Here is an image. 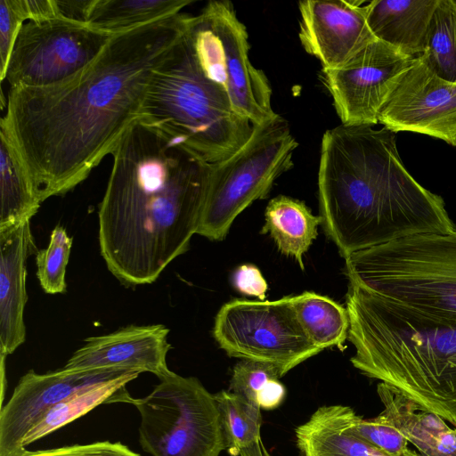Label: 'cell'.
<instances>
[{
    "instance_id": "cell-31",
    "label": "cell",
    "mask_w": 456,
    "mask_h": 456,
    "mask_svg": "<svg viewBox=\"0 0 456 456\" xmlns=\"http://www.w3.org/2000/svg\"><path fill=\"white\" fill-rule=\"evenodd\" d=\"M20 456H140V454L119 442L103 441L45 450H26Z\"/></svg>"
},
{
    "instance_id": "cell-28",
    "label": "cell",
    "mask_w": 456,
    "mask_h": 456,
    "mask_svg": "<svg viewBox=\"0 0 456 456\" xmlns=\"http://www.w3.org/2000/svg\"><path fill=\"white\" fill-rule=\"evenodd\" d=\"M279 370L266 362L241 360L233 369L229 391L264 410H273L282 403L286 390Z\"/></svg>"
},
{
    "instance_id": "cell-26",
    "label": "cell",
    "mask_w": 456,
    "mask_h": 456,
    "mask_svg": "<svg viewBox=\"0 0 456 456\" xmlns=\"http://www.w3.org/2000/svg\"><path fill=\"white\" fill-rule=\"evenodd\" d=\"M420 58L436 76L456 84V0H438Z\"/></svg>"
},
{
    "instance_id": "cell-11",
    "label": "cell",
    "mask_w": 456,
    "mask_h": 456,
    "mask_svg": "<svg viewBox=\"0 0 456 456\" xmlns=\"http://www.w3.org/2000/svg\"><path fill=\"white\" fill-rule=\"evenodd\" d=\"M113 35L61 18L24 22L4 79L11 87L62 83L94 61Z\"/></svg>"
},
{
    "instance_id": "cell-18",
    "label": "cell",
    "mask_w": 456,
    "mask_h": 456,
    "mask_svg": "<svg viewBox=\"0 0 456 456\" xmlns=\"http://www.w3.org/2000/svg\"><path fill=\"white\" fill-rule=\"evenodd\" d=\"M378 395L384 406L379 416L395 428L420 452V456H456V428L436 413L379 382Z\"/></svg>"
},
{
    "instance_id": "cell-24",
    "label": "cell",
    "mask_w": 456,
    "mask_h": 456,
    "mask_svg": "<svg viewBox=\"0 0 456 456\" xmlns=\"http://www.w3.org/2000/svg\"><path fill=\"white\" fill-rule=\"evenodd\" d=\"M191 0H94L86 25L117 34L175 15Z\"/></svg>"
},
{
    "instance_id": "cell-27",
    "label": "cell",
    "mask_w": 456,
    "mask_h": 456,
    "mask_svg": "<svg viewBox=\"0 0 456 456\" xmlns=\"http://www.w3.org/2000/svg\"><path fill=\"white\" fill-rule=\"evenodd\" d=\"M227 452L232 456L261 440L262 415L258 405L226 390L215 394Z\"/></svg>"
},
{
    "instance_id": "cell-6",
    "label": "cell",
    "mask_w": 456,
    "mask_h": 456,
    "mask_svg": "<svg viewBox=\"0 0 456 456\" xmlns=\"http://www.w3.org/2000/svg\"><path fill=\"white\" fill-rule=\"evenodd\" d=\"M345 273L349 284L456 323V229L355 252L346 258Z\"/></svg>"
},
{
    "instance_id": "cell-34",
    "label": "cell",
    "mask_w": 456,
    "mask_h": 456,
    "mask_svg": "<svg viewBox=\"0 0 456 456\" xmlns=\"http://www.w3.org/2000/svg\"><path fill=\"white\" fill-rule=\"evenodd\" d=\"M24 21L59 18L54 0H14Z\"/></svg>"
},
{
    "instance_id": "cell-7",
    "label": "cell",
    "mask_w": 456,
    "mask_h": 456,
    "mask_svg": "<svg viewBox=\"0 0 456 456\" xmlns=\"http://www.w3.org/2000/svg\"><path fill=\"white\" fill-rule=\"evenodd\" d=\"M298 143L278 116L253 125L246 142L229 157L211 163L207 199L197 233L223 240L235 218L268 196L274 181L293 167Z\"/></svg>"
},
{
    "instance_id": "cell-13",
    "label": "cell",
    "mask_w": 456,
    "mask_h": 456,
    "mask_svg": "<svg viewBox=\"0 0 456 456\" xmlns=\"http://www.w3.org/2000/svg\"><path fill=\"white\" fill-rule=\"evenodd\" d=\"M139 370L102 368L71 370L61 368L45 374L33 370L23 375L0 411V456H20L29 429L54 405L69 396L101 383Z\"/></svg>"
},
{
    "instance_id": "cell-22",
    "label": "cell",
    "mask_w": 456,
    "mask_h": 456,
    "mask_svg": "<svg viewBox=\"0 0 456 456\" xmlns=\"http://www.w3.org/2000/svg\"><path fill=\"white\" fill-rule=\"evenodd\" d=\"M0 230L30 220L42 203L31 177L0 126Z\"/></svg>"
},
{
    "instance_id": "cell-30",
    "label": "cell",
    "mask_w": 456,
    "mask_h": 456,
    "mask_svg": "<svg viewBox=\"0 0 456 456\" xmlns=\"http://www.w3.org/2000/svg\"><path fill=\"white\" fill-rule=\"evenodd\" d=\"M347 430L357 437L394 456H405L411 450L407 439L379 415L363 419L349 406L341 405Z\"/></svg>"
},
{
    "instance_id": "cell-19",
    "label": "cell",
    "mask_w": 456,
    "mask_h": 456,
    "mask_svg": "<svg viewBox=\"0 0 456 456\" xmlns=\"http://www.w3.org/2000/svg\"><path fill=\"white\" fill-rule=\"evenodd\" d=\"M438 0H374L365 5L367 24L376 39L418 58L423 54Z\"/></svg>"
},
{
    "instance_id": "cell-5",
    "label": "cell",
    "mask_w": 456,
    "mask_h": 456,
    "mask_svg": "<svg viewBox=\"0 0 456 456\" xmlns=\"http://www.w3.org/2000/svg\"><path fill=\"white\" fill-rule=\"evenodd\" d=\"M187 23L155 68L138 119L181 138L205 161L215 163L246 142L253 124L233 110L224 88L205 75Z\"/></svg>"
},
{
    "instance_id": "cell-35",
    "label": "cell",
    "mask_w": 456,
    "mask_h": 456,
    "mask_svg": "<svg viewBox=\"0 0 456 456\" xmlns=\"http://www.w3.org/2000/svg\"><path fill=\"white\" fill-rule=\"evenodd\" d=\"M94 0H54L59 18L86 24Z\"/></svg>"
},
{
    "instance_id": "cell-25",
    "label": "cell",
    "mask_w": 456,
    "mask_h": 456,
    "mask_svg": "<svg viewBox=\"0 0 456 456\" xmlns=\"http://www.w3.org/2000/svg\"><path fill=\"white\" fill-rule=\"evenodd\" d=\"M292 299L301 325L317 347L343 349L350 326L346 308L326 296L311 291L293 296Z\"/></svg>"
},
{
    "instance_id": "cell-20",
    "label": "cell",
    "mask_w": 456,
    "mask_h": 456,
    "mask_svg": "<svg viewBox=\"0 0 456 456\" xmlns=\"http://www.w3.org/2000/svg\"><path fill=\"white\" fill-rule=\"evenodd\" d=\"M302 456H394L350 433L341 404L319 407L296 430ZM405 456H420L411 451Z\"/></svg>"
},
{
    "instance_id": "cell-17",
    "label": "cell",
    "mask_w": 456,
    "mask_h": 456,
    "mask_svg": "<svg viewBox=\"0 0 456 456\" xmlns=\"http://www.w3.org/2000/svg\"><path fill=\"white\" fill-rule=\"evenodd\" d=\"M34 247L30 220L0 230V353L4 356L25 341L26 261Z\"/></svg>"
},
{
    "instance_id": "cell-1",
    "label": "cell",
    "mask_w": 456,
    "mask_h": 456,
    "mask_svg": "<svg viewBox=\"0 0 456 456\" xmlns=\"http://www.w3.org/2000/svg\"><path fill=\"white\" fill-rule=\"evenodd\" d=\"M179 12L112 36L97 58L68 80L10 87L0 126L41 201L83 182L140 117L155 68L183 34Z\"/></svg>"
},
{
    "instance_id": "cell-12",
    "label": "cell",
    "mask_w": 456,
    "mask_h": 456,
    "mask_svg": "<svg viewBox=\"0 0 456 456\" xmlns=\"http://www.w3.org/2000/svg\"><path fill=\"white\" fill-rule=\"evenodd\" d=\"M418 58L374 39L342 66L322 69V78L346 126H370Z\"/></svg>"
},
{
    "instance_id": "cell-15",
    "label": "cell",
    "mask_w": 456,
    "mask_h": 456,
    "mask_svg": "<svg viewBox=\"0 0 456 456\" xmlns=\"http://www.w3.org/2000/svg\"><path fill=\"white\" fill-rule=\"evenodd\" d=\"M366 4L358 0L298 3L300 42L320 61L322 69L342 66L376 39L367 24Z\"/></svg>"
},
{
    "instance_id": "cell-16",
    "label": "cell",
    "mask_w": 456,
    "mask_h": 456,
    "mask_svg": "<svg viewBox=\"0 0 456 456\" xmlns=\"http://www.w3.org/2000/svg\"><path fill=\"white\" fill-rule=\"evenodd\" d=\"M169 330L163 324L130 325L114 332L86 339L68 360L64 369L92 370L118 368L151 372L159 379L170 370L167 355Z\"/></svg>"
},
{
    "instance_id": "cell-21",
    "label": "cell",
    "mask_w": 456,
    "mask_h": 456,
    "mask_svg": "<svg viewBox=\"0 0 456 456\" xmlns=\"http://www.w3.org/2000/svg\"><path fill=\"white\" fill-rule=\"evenodd\" d=\"M265 220L261 233H269L278 249L295 258L304 270L303 257L318 235L321 216H314L303 201L280 195L269 201Z\"/></svg>"
},
{
    "instance_id": "cell-4",
    "label": "cell",
    "mask_w": 456,
    "mask_h": 456,
    "mask_svg": "<svg viewBox=\"0 0 456 456\" xmlns=\"http://www.w3.org/2000/svg\"><path fill=\"white\" fill-rule=\"evenodd\" d=\"M350 361L456 428V323L349 284Z\"/></svg>"
},
{
    "instance_id": "cell-2",
    "label": "cell",
    "mask_w": 456,
    "mask_h": 456,
    "mask_svg": "<svg viewBox=\"0 0 456 456\" xmlns=\"http://www.w3.org/2000/svg\"><path fill=\"white\" fill-rule=\"evenodd\" d=\"M111 155L98 211L101 255L122 283H152L197 233L211 163L181 138L141 119Z\"/></svg>"
},
{
    "instance_id": "cell-32",
    "label": "cell",
    "mask_w": 456,
    "mask_h": 456,
    "mask_svg": "<svg viewBox=\"0 0 456 456\" xmlns=\"http://www.w3.org/2000/svg\"><path fill=\"white\" fill-rule=\"evenodd\" d=\"M24 20L14 0H0V78L4 80L6 66L17 35Z\"/></svg>"
},
{
    "instance_id": "cell-10",
    "label": "cell",
    "mask_w": 456,
    "mask_h": 456,
    "mask_svg": "<svg viewBox=\"0 0 456 456\" xmlns=\"http://www.w3.org/2000/svg\"><path fill=\"white\" fill-rule=\"evenodd\" d=\"M213 336L230 357L270 363L282 377L322 351L301 325L289 296L225 303L216 316Z\"/></svg>"
},
{
    "instance_id": "cell-29",
    "label": "cell",
    "mask_w": 456,
    "mask_h": 456,
    "mask_svg": "<svg viewBox=\"0 0 456 456\" xmlns=\"http://www.w3.org/2000/svg\"><path fill=\"white\" fill-rule=\"evenodd\" d=\"M72 248V238L57 225L52 231L47 248L37 252V275L45 293L57 294L66 290V267Z\"/></svg>"
},
{
    "instance_id": "cell-23",
    "label": "cell",
    "mask_w": 456,
    "mask_h": 456,
    "mask_svg": "<svg viewBox=\"0 0 456 456\" xmlns=\"http://www.w3.org/2000/svg\"><path fill=\"white\" fill-rule=\"evenodd\" d=\"M141 373H133L117 379L81 390L60 402L29 429L22 440L24 449L37 440L86 414L102 403H129L133 397L126 385Z\"/></svg>"
},
{
    "instance_id": "cell-14",
    "label": "cell",
    "mask_w": 456,
    "mask_h": 456,
    "mask_svg": "<svg viewBox=\"0 0 456 456\" xmlns=\"http://www.w3.org/2000/svg\"><path fill=\"white\" fill-rule=\"evenodd\" d=\"M379 123L395 134H422L456 146V84L418 57L383 106Z\"/></svg>"
},
{
    "instance_id": "cell-33",
    "label": "cell",
    "mask_w": 456,
    "mask_h": 456,
    "mask_svg": "<svg viewBox=\"0 0 456 456\" xmlns=\"http://www.w3.org/2000/svg\"><path fill=\"white\" fill-rule=\"evenodd\" d=\"M232 282L236 289L244 295L259 300L265 298L268 285L256 265L246 264L239 266L233 273Z\"/></svg>"
},
{
    "instance_id": "cell-8",
    "label": "cell",
    "mask_w": 456,
    "mask_h": 456,
    "mask_svg": "<svg viewBox=\"0 0 456 456\" xmlns=\"http://www.w3.org/2000/svg\"><path fill=\"white\" fill-rule=\"evenodd\" d=\"M132 404L141 417L140 445L151 456H220L227 449L215 394L195 377L171 371Z\"/></svg>"
},
{
    "instance_id": "cell-9",
    "label": "cell",
    "mask_w": 456,
    "mask_h": 456,
    "mask_svg": "<svg viewBox=\"0 0 456 456\" xmlns=\"http://www.w3.org/2000/svg\"><path fill=\"white\" fill-rule=\"evenodd\" d=\"M187 30L202 70L224 88L237 114L253 125L279 116L266 76L249 61L247 29L230 2H208L200 13L190 15Z\"/></svg>"
},
{
    "instance_id": "cell-3",
    "label": "cell",
    "mask_w": 456,
    "mask_h": 456,
    "mask_svg": "<svg viewBox=\"0 0 456 456\" xmlns=\"http://www.w3.org/2000/svg\"><path fill=\"white\" fill-rule=\"evenodd\" d=\"M395 134L385 127L340 124L322 135L320 216L345 259L411 235L456 229L444 200L404 167Z\"/></svg>"
}]
</instances>
